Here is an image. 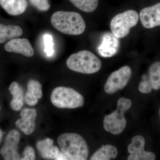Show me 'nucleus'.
<instances>
[{
	"label": "nucleus",
	"mask_w": 160,
	"mask_h": 160,
	"mask_svg": "<svg viewBox=\"0 0 160 160\" xmlns=\"http://www.w3.org/2000/svg\"><path fill=\"white\" fill-rule=\"evenodd\" d=\"M4 48L7 52L18 53L26 57H32L34 53L31 43L26 38L12 39L6 43Z\"/></svg>",
	"instance_id": "12"
},
{
	"label": "nucleus",
	"mask_w": 160,
	"mask_h": 160,
	"mask_svg": "<svg viewBox=\"0 0 160 160\" xmlns=\"http://www.w3.org/2000/svg\"><path fill=\"white\" fill-rule=\"evenodd\" d=\"M21 118L16 122L17 125L26 135H30L36 128L35 120L37 116L34 109H25L20 113Z\"/></svg>",
	"instance_id": "13"
},
{
	"label": "nucleus",
	"mask_w": 160,
	"mask_h": 160,
	"mask_svg": "<svg viewBox=\"0 0 160 160\" xmlns=\"http://www.w3.org/2000/svg\"><path fill=\"white\" fill-rule=\"evenodd\" d=\"M39 153L43 158L56 160L59 151L58 147L53 146V141L49 138L39 141L37 144Z\"/></svg>",
	"instance_id": "14"
},
{
	"label": "nucleus",
	"mask_w": 160,
	"mask_h": 160,
	"mask_svg": "<svg viewBox=\"0 0 160 160\" xmlns=\"http://www.w3.org/2000/svg\"><path fill=\"white\" fill-rule=\"evenodd\" d=\"M66 64L70 70L84 74L96 73L102 66L100 59L88 50H82L72 54L66 61Z\"/></svg>",
	"instance_id": "3"
},
{
	"label": "nucleus",
	"mask_w": 160,
	"mask_h": 160,
	"mask_svg": "<svg viewBox=\"0 0 160 160\" xmlns=\"http://www.w3.org/2000/svg\"><path fill=\"white\" fill-rule=\"evenodd\" d=\"M22 34V29L19 26L0 24V44L18 38Z\"/></svg>",
	"instance_id": "18"
},
{
	"label": "nucleus",
	"mask_w": 160,
	"mask_h": 160,
	"mask_svg": "<svg viewBox=\"0 0 160 160\" xmlns=\"http://www.w3.org/2000/svg\"><path fill=\"white\" fill-rule=\"evenodd\" d=\"M9 90L12 95L10 105L12 109L16 111L22 109L24 103V92L22 87L17 82H12L9 87Z\"/></svg>",
	"instance_id": "17"
},
{
	"label": "nucleus",
	"mask_w": 160,
	"mask_h": 160,
	"mask_svg": "<svg viewBox=\"0 0 160 160\" xmlns=\"http://www.w3.org/2000/svg\"><path fill=\"white\" fill-rule=\"evenodd\" d=\"M42 97V91L41 83L36 80H29L27 84V90L25 97L26 103L29 106H35Z\"/></svg>",
	"instance_id": "15"
},
{
	"label": "nucleus",
	"mask_w": 160,
	"mask_h": 160,
	"mask_svg": "<svg viewBox=\"0 0 160 160\" xmlns=\"http://www.w3.org/2000/svg\"><path fill=\"white\" fill-rule=\"evenodd\" d=\"M21 135L17 130H11L6 136L5 144L0 150L2 156L6 160L20 159L18 152V144L20 142Z\"/></svg>",
	"instance_id": "9"
},
{
	"label": "nucleus",
	"mask_w": 160,
	"mask_h": 160,
	"mask_svg": "<svg viewBox=\"0 0 160 160\" xmlns=\"http://www.w3.org/2000/svg\"><path fill=\"white\" fill-rule=\"evenodd\" d=\"M36 159L34 149L30 146L25 147L23 152V157L21 160H34Z\"/></svg>",
	"instance_id": "25"
},
{
	"label": "nucleus",
	"mask_w": 160,
	"mask_h": 160,
	"mask_svg": "<svg viewBox=\"0 0 160 160\" xmlns=\"http://www.w3.org/2000/svg\"><path fill=\"white\" fill-rule=\"evenodd\" d=\"M132 72L131 68L127 66L112 72L105 85L104 88L106 93L112 94L124 89L131 77Z\"/></svg>",
	"instance_id": "7"
},
{
	"label": "nucleus",
	"mask_w": 160,
	"mask_h": 160,
	"mask_svg": "<svg viewBox=\"0 0 160 160\" xmlns=\"http://www.w3.org/2000/svg\"><path fill=\"white\" fill-rule=\"evenodd\" d=\"M3 135V132L0 129V143H1V141H2V138Z\"/></svg>",
	"instance_id": "27"
},
{
	"label": "nucleus",
	"mask_w": 160,
	"mask_h": 160,
	"mask_svg": "<svg viewBox=\"0 0 160 160\" xmlns=\"http://www.w3.org/2000/svg\"><path fill=\"white\" fill-rule=\"evenodd\" d=\"M159 114H160V110H159Z\"/></svg>",
	"instance_id": "28"
},
{
	"label": "nucleus",
	"mask_w": 160,
	"mask_h": 160,
	"mask_svg": "<svg viewBox=\"0 0 160 160\" xmlns=\"http://www.w3.org/2000/svg\"><path fill=\"white\" fill-rule=\"evenodd\" d=\"M51 22L58 31L70 35L82 34L86 28V23L82 16L74 12H56L52 16Z\"/></svg>",
	"instance_id": "1"
},
{
	"label": "nucleus",
	"mask_w": 160,
	"mask_h": 160,
	"mask_svg": "<svg viewBox=\"0 0 160 160\" xmlns=\"http://www.w3.org/2000/svg\"><path fill=\"white\" fill-rule=\"evenodd\" d=\"M118 150L115 146L105 145L101 147L92 156L91 160H109L115 158L118 155Z\"/></svg>",
	"instance_id": "19"
},
{
	"label": "nucleus",
	"mask_w": 160,
	"mask_h": 160,
	"mask_svg": "<svg viewBox=\"0 0 160 160\" xmlns=\"http://www.w3.org/2000/svg\"><path fill=\"white\" fill-rule=\"evenodd\" d=\"M0 6L10 15L18 16L26 11L28 3L26 0H0Z\"/></svg>",
	"instance_id": "16"
},
{
	"label": "nucleus",
	"mask_w": 160,
	"mask_h": 160,
	"mask_svg": "<svg viewBox=\"0 0 160 160\" xmlns=\"http://www.w3.org/2000/svg\"><path fill=\"white\" fill-rule=\"evenodd\" d=\"M44 42L45 45V51L47 56H51L54 52L53 38L51 35L46 34L44 36Z\"/></svg>",
	"instance_id": "23"
},
{
	"label": "nucleus",
	"mask_w": 160,
	"mask_h": 160,
	"mask_svg": "<svg viewBox=\"0 0 160 160\" xmlns=\"http://www.w3.org/2000/svg\"><path fill=\"white\" fill-rule=\"evenodd\" d=\"M32 6L41 11H48L50 9L49 0H29Z\"/></svg>",
	"instance_id": "24"
},
{
	"label": "nucleus",
	"mask_w": 160,
	"mask_h": 160,
	"mask_svg": "<svg viewBox=\"0 0 160 160\" xmlns=\"http://www.w3.org/2000/svg\"><path fill=\"white\" fill-rule=\"evenodd\" d=\"M138 90L141 93L144 94L150 93L153 90L147 75L144 74L142 76V80L139 84Z\"/></svg>",
	"instance_id": "22"
},
{
	"label": "nucleus",
	"mask_w": 160,
	"mask_h": 160,
	"mask_svg": "<svg viewBox=\"0 0 160 160\" xmlns=\"http://www.w3.org/2000/svg\"><path fill=\"white\" fill-rule=\"evenodd\" d=\"M139 15L133 10H128L119 13L112 18L110 23L112 32L119 39L126 37L130 29L136 26Z\"/></svg>",
	"instance_id": "6"
},
{
	"label": "nucleus",
	"mask_w": 160,
	"mask_h": 160,
	"mask_svg": "<svg viewBox=\"0 0 160 160\" xmlns=\"http://www.w3.org/2000/svg\"><path fill=\"white\" fill-rule=\"evenodd\" d=\"M146 141L142 136L137 135L132 138L128 147L129 155L128 160H154L156 155L151 152L144 150Z\"/></svg>",
	"instance_id": "8"
},
{
	"label": "nucleus",
	"mask_w": 160,
	"mask_h": 160,
	"mask_svg": "<svg viewBox=\"0 0 160 160\" xmlns=\"http://www.w3.org/2000/svg\"><path fill=\"white\" fill-rule=\"evenodd\" d=\"M56 160H68V159L62 152H59Z\"/></svg>",
	"instance_id": "26"
},
{
	"label": "nucleus",
	"mask_w": 160,
	"mask_h": 160,
	"mask_svg": "<svg viewBox=\"0 0 160 160\" xmlns=\"http://www.w3.org/2000/svg\"><path fill=\"white\" fill-rule=\"evenodd\" d=\"M75 6L83 12L94 11L98 5V0H69Z\"/></svg>",
	"instance_id": "21"
},
{
	"label": "nucleus",
	"mask_w": 160,
	"mask_h": 160,
	"mask_svg": "<svg viewBox=\"0 0 160 160\" xmlns=\"http://www.w3.org/2000/svg\"><path fill=\"white\" fill-rule=\"evenodd\" d=\"M149 80L153 89H160V62L152 63L149 67L148 75Z\"/></svg>",
	"instance_id": "20"
},
{
	"label": "nucleus",
	"mask_w": 160,
	"mask_h": 160,
	"mask_svg": "<svg viewBox=\"0 0 160 160\" xmlns=\"http://www.w3.org/2000/svg\"><path fill=\"white\" fill-rule=\"evenodd\" d=\"M0 110H1V106H0Z\"/></svg>",
	"instance_id": "29"
},
{
	"label": "nucleus",
	"mask_w": 160,
	"mask_h": 160,
	"mask_svg": "<svg viewBox=\"0 0 160 160\" xmlns=\"http://www.w3.org/2000/svg\"><path fill=\"white\" fill-rule=\"evenodd\" d=\"M120 42L112 32H107L103 35L98 51L101 56L110 58L115 55L120 49Z\"/></svg>",
	"instance_id": "10"
},
{
	"label": "nucleus",
	"mask_w": 160,
	"mask_h": 160,
	"mask_svg": "<svg viewBox=\"0 0 160 160\" xmlns=\"http://www.w3.org/2000/svg\"><path fill=\"white\" fill-rule=\"evenodd\" d=\"M50 99L53 106L61 109L80 108L85 103L82 94L73 89L62 86L53 89Z\"/></svg>",
	"instance_id": "5"
},
{
	"label": "nucleus",
	"mask_w": 160,
	"mask_h": 160,
	"mask_svg": "<svg viewBox=\"0 0 160 160\" xmlns=\"http://www.w3.org/2000/svg\"><path fill=\"white\" fill-rule=\"evenodd\" d=\"M58 142L68 160H87L89 147L86 141L80 135L76 133H62L58 138Z\"/></svg>",
	"instance_id": "2"
},
{
	"label": "nucleus",
	"mask_w": 160,
	"mask_h": 160,
	"mask_svg": "<svg viewBox=\"0 0 160 160\" xmlns=\"http://www.w3.org/2000/svg\"><path fill=\"white\" fill-rule=\"evenodd\" d=\"M139 17L143 27L146 29L160 26V3L142 9Z\"/></svg>",
	"instance_id": "11"
},
{
	"label": "nucleus",
	"mask_w": 160,
	"mask_h": 160,
	"mask_svg": "<svg viewBox=\"0 0 160 160\" xmlns=\"http://www.w3.org/2000/svg\"><path fill=\"white\" fill-rule=\"evenodd\" d=\"M132 104L131 100L127 98H120L118 100L116 110L104 117L103 125L106 131L118 135L124 131L127 124L124 113L131 107Z\"/></svg>",
	"instance_id": "4"
}]
</instances>
